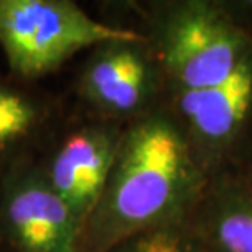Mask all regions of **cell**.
<instances>
[{
    "mask_svg": "<svg viewBox=\"0 0 252 252\" xmlns=\"http://www.w3.org/2000/svg\"><path fill=\"white\" fill-rule=\"evenodd\" d=\"M218 3L234 27L252 39V0H218Z\"/></svg>",
    "mask_w": 252,
    "mask_h": 252,
    "instance_id": "8fae6325",
    "label": "cell"
},
{
    "mask_svg": "<svg viewBox=\"0 0 252 252\" xmlns=\"http://www.w3.org/2000/svg\"><path fill=\"white\" fill-rule=\"evenodd\" d=\"M123 126L92 120L69 134L53 151L41 172L84 233L107 185Z\"/></svg>",
    "mask_w": 252,
    "mask_h": 252,
    "instance_id": "52a82bcc",
    "label": "cell"
},
{
    "mask_svg": "<svg viewBox=\"0 0 252 252\" xmlns=\"http://www.w3.org/2000/svg\"><path fill=\"white\" fill-rule=\"evenodd\" d=\"M228 172V170H226ZM229 172L236 174L252 190V129L246 138L243 148L239 149Z\"/></svg>",
    "mask_w": 252,
    "mask_h": 252,
    "instance_id": "7c38bea8",
    "label": "cell"
},
{
    "mask_svg": "<svg viewBox=\"0 0 252 252\" xmlns=\"http://www.w3.org/2000/svg\"><path fill=\"white\" fill-rule=\"evenodd\" d=\"M164 103L206 177L229 170L252 129V53L221 84L167 92Z\"/></svg>",
    "mask_w": 252,
    "mask_h": 252,
    "instance_id": "277c9868",
    "label": "cell"
},
{
    "mask_svg": "<svg viewBox=\"0 0 252 252\" xmlns=\"http://www.w3.org/2000/svg\"><path fill=\"white\" fill-rule=\"evenodd\" d=\"M143 28L167 92L221 84L252 53V39L221 10L218 0H160L141 7Z\"/></svg>",
    "mask_w": 252,
    "mask_h": 252,
    "instance_id": "7a4b0ae2",
    "label": "cell"
},
{
    "mask_svg": "<svg viewBox=\"0 0 252 252\" xmlns=\"http://www.w3.org/2000/svg\"><path fill=\"white\" fill-rule=\"evenodd\" d=\"M77 89L95 120L122 126L158 108L165 95L162 72L144 36L95 46Z\"/></svg>",
    "mask_w": 252,
    "mask_h": 252,
    "instance_id": "5b68a950",
    "label": "cell"
},
{
    "mask_svg": "<svg viewBox=\"0 0 252 252\" xmlns=\"http://www.w3.org/2000/svg\"><path fill=\"white\" fill-rule=\"evenodd\" d=\"M108 252H206V249L190 215L185 220L136 233Z\"/></svg>",
    "mask_w": 252,
    "mask_h": 252,
    "instance_id": "30bf717a",
    "label": "cell"
},
{
    "mask_svg": "<svg viewBox=\"0 0 252 252\" xmlns=\"http://www.w3.org/2000/svg\"><path fill=\"white\" fill-rule=\"evenodd\" d=\"M191 221L206 252H252V190L229 170L208 179Z\"/></svg>",
    "mask_w": 252,
    "mask_h": 252,
    "instance_id": "ba28073f",
    "label": "cell"
},
{
    "mask_svg": "<svg viewBox=\"0 0 252 252\" xmlns=\"http://www.w3.org/2000/svg\"><path fill=\"white\" fill-rule=\"evenodd\" d=\"M0 234L15 252H79L82 229L41 167H17L2 180Z\"/></svg>",
    "mask_w": 252,
    "mask_h": 252,
    "instance_id": "8992f818",
    "label": "cell"
},
{
    "mask_svg": "<svg viewBox=\"0 0 252 252\" xmlns=\"http://www.w3.org/2000/svg\"><path fill=\"white\" fill-rule=\"evenodd\" d=\"M46 110L34 95L0 82V169L38 136Z\"/></svg>",
    "mask_w": 252,
    "mask_h": 252,
    "instance_id": "9c48e42d",
    "label": "cell"
},
{
    "mask_svg": "<svg viewBox=\"0 0 252 252\" xmlns=\"http://www.w3.org/2000/svg\"><path fill=\"white\" fill-rule=\"evenodd\" d=\"M208 177L165 103L123 126L107 185L79 252H108L141 231L193 213Z\"/></svg>",
    "mask_w": 252,
    "mask_h": 252,
    "instance_id": "6da1fadb",
    "label": "cell"
},
{
    "mask_svg": "<svg viewBox=\"0 0 252 252\" xmlns=\"http://www.w3.org/2000/svg\"><path fill=\"white\" fill-rule=\"evenodd\" d=\"M139 36L134 28L92 18L69 0H0V46L22 79L51 74L84 49Z\"/></svg>",
    "mask_w": 252,
    "mask_h": 252,
    "instance_id": "3957f363",
    "label": "cell"
}]
</instances>
